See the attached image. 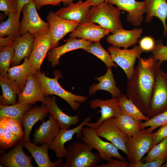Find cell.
<instances>
[{
    "label": "cell",
    "mask_w": 167,
    "mask_h": 167,
    "mask_svg": "<svg viewBox=\"0 0 167 167\" xmlns=\"http://www.w3.org/2000/svg\"><path fill=\"white\" fill-rule=\"evenodd\" d=\"M35 39V35L29 32L16 38L13 44L14 54L10 66H17L23 59L29 58L33 49Z\"/></svg>",
    "instance_id": "cell-26"
},
{
    "label": "cell",
    "mask_w": 167,
    "mask_h": 167,
    "mask_svg": "<svg viewBox=\"0 0 167 167\" xmlns=\"http://www.w3.org/2000/svg\"><path fill=\"white\" fill-rule=\"evenodd\" d=\"M23 147L26 148L31 154L39 167H61L63 164V158L58 159L52 162L48 154L49 145L46 144L39 146L30 141L22 142Z\"/></svg>",
    "instance_id": "cell-22"
},
{
    "label": "cell",
    "mask_w": 167,
    "mask_h": 167,
    "mask_svg": "<svg viewBox=\"0 0 167 167\" xmlns=\"http://www.w3.org/2000/svg\"><path fill=\"white\" fill-rule=\"evenodd\" d=\"M153 134V133L146 132L144 129L135 135L128 137L126 146L129 162L135 164L141 161L144 155L154 145Z\"/></svg>",
    "instance_id": "cell-6"
},
{
    "label": "cell",
    "mask_w": 167,
    "mask_h": 167,
    "mask_svg": "<svg viewBox=\"0 0 167 167\" xmlns=\"http://www.w3.org/2000/svg\"><path fill=\"white\" fill-rule=\"evenodd\" d=\"M89 0L92 6H95L104 2L105 0Z\"/></svg>",
    "instance_id": "cell-50"
},
{
    "label": "cell",
    "mask_w": 167,
    "mask_h": 167,
    "mask_svg": "<svg viewBox=\"0 0 167 167\" xmlns=\"http://www.w3.org/2000/svg\"><path fill=\"white\" fill-rule=\"evenodd\" d=\"M114 121L121 130L129 137L133 136L138 133L142 129L141 123L143 121L135 119L123 113Z\"/></svg>",
    "instance_id": "cell-31"
},
{
    "label": "cell",
    "mask_w": 167,
    "mask_h": 167,
    "mask_svg": "<svg viewBox=\"0 0 167 167\" xmlns=\"http://www.w3.org/2000/svg\"><path fill=\"white\" fill-rule=\"evenodd\" d=\"M0 10L8 15L11 13H18L16 0H0Z\"/></svg>",
    "instance_id": "cell-42"
},
{
    "label": "cell",
    "mask_w": 167,
    "mask_h": 167,
    "mask_svg": "<svg viewBox=\"0 0 167 167\" xmlns=\"http://www.w3.org/2000/svg\"><path fill=\"white\" fill-rule=\"evenodd\" d=\"M94 130L99 136L109 141L118 149L123 152L127 156H128L126 143L129 136L117 125L114 118L105 121Z\"/></svg>",
    "instance_id": "cell-10"
},
{
    "label": "cell",
    "mask_w": 167,
    "mask_h": 167,
    "mask_svg": "<svg viewBox=\"0 0 167 167\" xmlns=\"http://www.w3.org/2000/svg\"><path fill=\"white\" fill-rule=\"evenodd\" d=\"M99 83L93 84L89 88V94L94 95L97 91L104 90L110 93L113 97L118 98L122 95V92L116 84L111 67H108L106 73L104 75L95 78Z\"/></svg>",
    "instance_id": "cell-27"
},
{
    "label": "cell",
    "mask_w": 167,
    "mask_h": 167,
    "mask_svg": "<svg viewBox=\"0 0 167 167\" xmlns=\"http://www.w3.org/2000/svg\"><path fill=\"white\" fill-rule=\"evenodd\" d=\"M32 73L34 72L29 63L28 58L26 57L21 64L10 67L6 75L9 79L16 83L21 92L26 84L29 75Z\"/></svg>",
    "instance_id": "cell-29"
},
{
    "label": "cell",
    "mask_w": 167,
    "mask_h": 167,
    "mask_svg": "<svg viewBox=\"0 0 167 167\" xmlns=\"http://www.w3.org/2000/svg\"><path fill=\"white\" fill-rule=\"evenodd\" d=\"M35 35L33 46L28 58L29 63L34 73L40 71L43 62L49 50H50L52 38L49 30Z\"/></svg>",
    "instance_id": "cell-11"
},
{
    "label": "cell",
    "mask_w": 167,
    "mask_h": 167,
    "mask_svg": "<svg viewBox=\"0 0 167 167\" xmlns=\"http://www.w3.org/2000/svg\"><path fill=\"white\" fill-rule=\"evenodd\" d=\"M106 163L98 165V167H128L129 162L126 160L111 158Z\"/></svg>",
    "instance_id": "cell-46"
},
{
    "label": "cell",
    "mask_w": 167,
    "mask_h": 167,
    "mask_svg": "<svg viewBox=\"0 0 167 167\" xmlns=\"http://www.w3.org/2000/svg\"><path fill=\"white\" fill-rule=\"evenodd\" d=\"M166 123L167 110L149 119L147 121L142 122L141 123V128L143 130L145 127H149L148 128L145 129V130L146 132L150 133L157 128Z\"/></svg>",
    "instance_id": "cell-39"
},
{
    "label": "cell",
    "mask_w": 167,
    "mask_h": 167,
    "mask_svg": "<svg viewBox=\"0 0 167 167\" xmlns=\"http://www.w3.org/2000/svg\"><path fill=\"white\" fill-rule=\"evenodd\" d=\"M30 0H16L17 5L18 13L20 15L21 11L24 6L26 4L28 3Z\"/></svg>",
    "instance_id": "cell-49"
},
{
    "label": "cell",
    "mask_w": 167,
    "mask_h": 167,
    "mask_svg": "<svg viewBox=\"0 0 167 167\" xmlns=\"http://www.w3.org/2000/svg\"><path fill=\"white\" fill-rule=\"evenodd\" d=\"M52 38L50 49L57 47L59 41L66 35L74 30L80 24L79 22L69 20L58 16L53 11L50 12L47 16Z\"/></svg>",
    "instance_id": "cell-12"
},
{
    "label": "cell",
    "mask_w": 167,
    "mask_h": 167,
    "mask_svg": "<svg viewBox=\"0 0 167 167\" xmlns=\"http://www.w3.org/2000/svg\"><path fill=\"white\" fill-rule=\"evenodd\" d=\"M108 3L117 6L120 10L127 12L126 20L133 26L139 27L143 19L144 14L147 11L144 1L138 2L136 0H105Z\"/></svg>",
    "instance_id": "cell-14"
},
{
    "label": "cell",
    "mask_w": 167,
    "mask_h": 167,
    "mask_svg": "<svg viewBox=\"0 0 167 167\" xmlns=\"http://www.w3.org/2000/svg\"><path fill=\"white\" fill-rule=\"evenodd\" d=\"M167 155V137L152 147L141 162H148L163 156Z\"/></svg>",
    "instance_id": "cell-38"
},
{
    "label": "cell",
    "mask_w": 167,
    "mask_h": 167,
    "mask_svg": "<svg viewBox=\"0 0 167 167\" xmlns=\"http://www.w3.org/2000/svg\"><path fill=\"white\" fill-rule=\"evenodd\" d=\"M60 129L57 120L50 115L49 119L43 122L35 131L33 143L36 145L47 144L49 145L55 139Z\"/></svg>",
    "instance_id": "cell-21"
},
{
    "label": "cell",
    "mask_w": 167,
    "mask_h": 167,
    "mask_svg": "<svg viewBox=\"0 0 167 167\" xmlns=\"http://www.w3.org/2000/svg\"><path fill=\"white\" fill-rule=\"evenodd\" d=\"M21 141L19 137L9 131L0 128V147L3 149L11 148Z\"/></svg>",
    "instance_id": "cell-40"
},
{
    "label": "cell",
    "mask_w": 167,
    "mask_h": 167,
    "mask_svg": "<svg viewBox=\"0 0 167 167\" xmlns=\"http://www.w3.org/2000/svg\"><path fill=\"white\" fill-rule=\"evenodd\" d=\"M44 105L48 108L50 115L57 120L61 129H69L71 126L76 125L80 122L77 115L70 116L64 113L57 105L54 96H46Z\"/></svg>",
    "instance_id": "cell-24"
},
{
    "label": "cell",
    "mask_w": 167,
    "mask_h": 167,
    "mask_svg": "<svg viewBox=\"0 0 167 167\" xmlns=\"http://www.w3.org/2000/svg\"><path fill=\"white\" fill-rule=\"evenodd\" d=\"M92 41L70 37L66 43L61 46L51 49L48 54V60L53 68L59 64V59L63 54L71 51L79 49H83Z\"/></svg>",
    "instance_id": "cell-23"
},
{
    "label": "cell",
    "mask_w": 167,
    "mask_h": 167,
    "mask_svg": "<svg viewBox=\"0 0 167 167\" xmlns=\"http://www.w3.org/2000/svg\"><path fill=\"white\" fill-rule=\"evenodd\" d=\"M21 123L18 120L11 118L0 117V128L5 129L19 137L22 140L24 135Z\"/></svg>",
    "instance_id": "cell-37"
},
{
    "label": "cell",
    "mask_w": 167,
    "mask_h": 167,
    "mask_svg": "<svg viewBox=\"0 0 167 167\" xmlns=\"http://www.w3.org/2000/svg\"><path fill=\"white\" fill-rule=\"evenodd\" d=\"M67 151L65 162L61 167H98L101 162L98 153L82 140H75L66 148Z\"/></svg>",
    "instance_id": "cell-2"
},
{
    "label": "cell",
    "mask_w": 167,
    "mask_h": 167,
    "mask_svg": "<svg viewBox=\"0 0 167 167\" xmlns=\"http://www.w3.org/2000/svg\"><path fill=\"white\" fill-rule=\"evenodd\" d=\"M74 0H62V2L65 6H67L70 4Z\"/></svg>",
    "instance_id": "cell-51"
},
{
    "label": "cell",
    "mask_w": 167,
    "mask_h": 167,
    "mask_svg": "<svg viewBox=\"0 0 167 167\" xmlns=\"http://www.w3.org/2000/svg\"><path fill=\"white\" fill-rule=\"evenodd\" d=\"M92 6L89 0H81L75 3L73 2L66 7L60 9L56 14L59 16L69 20L76 21L80 24L88 22V17L90 8Z\"/></svg>",
    "instance_id": "cell-16"
},
{
    "label": "cell",
    "mask_w": 167,
    "mask_h": 167,
    "mask_svg": "<svg viewBox=\"0 0 167 167\" xmlns=\"http://www.w3.org/2000/svg\"><path fill=\"white\" fill-rule=\"evenodd\" d=\"M35 75L45 96L52 95L59 96L67 102L74 110H77L80 103L84 102L88 99L85 96L76 95L64 89L58 82V79L62 77L59 71L55 72L54 78L47 77L40 71L36 72Z\"/></svg>",
    "instance_id": "cell-3"
},
{
    "label": "cell",
    "mask_w": 167,
    "mask_h": 167,
    "mask_svg": "<svg viewBox=\"0 0 167 167\" xmlns=\"http://www.w3.org/2000/svg\"></svg>",
    "instance_id": "cell-53"
},
{
    "label": "cell",
    "mask_w": 167,
    "mask_h": 167,
    "mask_svg": "<svg viewBox=\"0 0 167 167\" xmlns=\"http://www.w3.org/2000/svg\"><path fill=\"white\" fill-rule=\"evenodd\" d=\"M36 10L33 0H30L23 7L21 11L23 16L20 22V36L28 32L35 35L49 30V23L41 19Z\"/></svg>",
    "instance_id": "cell-7"
},
{
    "label": "cell",
    "mask_w": 167,
    "mask_h": 167,
    "mask_svg": "<svg viewBox=\"0 0 167 167\" xmlns=\"http://www.w3.org/2000/svg\"><path fill=\"white\" fill-rule=\"evenodd\" d=\"M45 96L35 73L29 75L23 91L18 96L17 103H26L31 105L37 102L44 105Z\"/></svg>",
    "instance_id": "cell-17"
},
{
    "label": "cell",
    "mask_w": 167,
    "mask_h": 167,
    "mask_svg": "<svg viewBox=\"0 0 167 167\" xmlns=\"http://www.w3.org/2000/svg\"><path fill=\"white\" fill-rule=\"evenodd\" d=\"M167 137V123L161 126L156 132L153 133V139L154 145L159 143Z\"/></svg>",
    "instance_id": "cell-45"
},
{
    "label": "cell",
    "mask_w": 167,
    "mask_h": 167,
    "mask_svg": "<svg viewBox=\"0 0 167 167\" xmlns=\"http://www.w3.org/2000/svg\"><path fill=\"white\" fill-rule=\"evenodd\" d=\"M121 10L113 5L105 1L95 6H92L89 11L88 22L97 24L113 34L123 28L121 21Z\"/></svg>",
    "instance_id": "cell-4"
},
{
    "label": "cell",
    "mask_w": 167,
    "mask_h": 167,
    "mask_svg": "<svg viewBox=\"0 0 167 167\" xmlns=\"http://www.w3.org/2000/svg\"><path fill=\"white\" fill-rule=\"evenodd\" d=\"M48 113V109L45 105L30 109L24 114L21 122L24 128L22 142L30 141V135L32 127L37 122L44 121Z\"/></svg>",
    "instance_id": "cell-25"
},
{
    "label": "cell",
    "mask_w": 167,
    "mask_h": 167,
    "mask_svg": "<svg viewBox=\"0 0 167 167\" xmlns=\"http://www.w3.org/2000/svg\"><path fill=\"white\" fill-rule=\"evenodd\" d=\"M146 5L147 11L145 21H151L154 17L158 18L162 22L164 28V34L167 35V0H144Z\"/></svg>",
    "instance_id": "cell-28"
},
{
    "label": "cell",
    "mask_w": 167,
    "mask_h": 167,
    "mask_svg": "<svg viewBox=\"0 0 167 167\" xmlns=\"http://www.w3.org/2000/svg\"><path fill=\"white\" fill-rule=\"evenodd\" d=\"M118 104L122 113L125 114L136 120L146 121L149 119V118L143 114L126 95L122 94L118 98Z\"/></svg>",
    "instance_id": "cell-33"
},
{
    "label": "cell",
    "mask_w": 167,
    "mask_h": 167,
    "mask_svg": "<svg viewBox=\"0 0 167 167\" xmlns=\"http://www.w3.org/2000/svg\"><path fill=\"white\" fill-rule=\"evenodd\" d=\"M167 159V155H166L148 162L143 163L140 161L135 164L129 162L128 167H160Z\"/></svg>",
    "instance_id": "cell-43"
},
{
    "label": "cell",
    "mask_w": 167,
    "mask_h": 167,
    "mask_svg": "<svg viewBox=\"0 0 167 167\" xmlns=\"http://www.w3.org/2000/svg\"><path fill=\"white\" fill-rule=\"evenodd\" d=\"M155 42L151 37L145 36L139 41V45L143 52L152 51L154 47Z\"/></svg>",
    "instance_id": "cell-44"
},
{
    "label": "cell",
    "mask_w": 167,
    "mask_h": 167,
    "mask_svg": "<svg viewBox=\"0 0 167 167\" xmlns=\"http://www.w3.org/2000/svg\"><path fill=\"white\" fill-rule=\"evenodd\" d=\"M138 59L134 73L127 83L126 95L146 115L156 77L163 62L156 59L152 55Z\"/></svg>",
    "instance_id": "cell-1"
},
{
    "label": "cell",
    "mask_w": 167,
    "mask_h": 167,
    "mask_svg": "<svg viewBox=\"0 0 167 167\" xmlns=\"http://www.w3.org/2000/svg\"><path fill=\"white\" fill-rule=\"evenodd\" d=\"M167 110V73L161 69L157 75L146 116L151 118Z\"/></svg>",
    "instance_id": "cell-8"
},
{
    "label": "cell",
    "mask_w": 167,
    "mask_h": 167,
    "mask_svg": "<svg viewBox=\"0 0 167 167\" xmlns=\"http://www.w3.org/2000/svg\"><path fill=\"white\" fill-rule=\"evenodd\" d=\"M110 31L99 25L88 22L79 24L69 34L70 37L76 38L93 42H100Z\"/></svg>",
    "instance_id": "cell-20"
},
{
    "label": "cell",
    "mask_w": 167,
    "mask_h": 167,
    "mask_svg": "<svg viewBox=\"0 0 167 167\" xmlns=\"http://www.w3.org/2000/svg\"><path fill=\"white\" fill-rule=\"evenodd\" d=\"M16 38L11 36L0 37V48L12 45Z\"/></svg>",
    "instance_id": "cell-48"
},
{
    "label": "cell",
    "mask_w": 167,
    "mask_h": 167,
    "mask_svg": "<svg viewBox=\"0 0 167 167\" xmlns=\"http://www.w3.org/2000/svg\"><path fill=\"white\" fill-rule=\"evenodd\" d=\"M0 85L2 91V94L0 96V105H7L17 104V96L21 92L16 83L9 79L7 75H0Z\"/></svg>",
    "instance_id": "cell-30"
},
{
    "label": "cell",
    "mask_w": 167,
    "mask_h": 167,
    "mask_svg": "<svg viewBox=\"0 0 167 167\" xmlns=\"http://www.w3.org/2000/svg\"><path fill=\"white\" fill-rule=\"evenodd\" d=\"M31 105L19 103L13 105H0V117H5L15 119L21 122L23 116L31 109Z\"/></svg>",
    "instance_id": "cell-34"
},
{
    "label": "cell",
    "mask_w": 167,
    "mask_h": 167,
    "mask_svg": "<svg viewBox=\"0 0 167 167\" xmlns=\"http://www.w3.org/2000/svg\"><path fill=\"white\" fill-rule=\"evenodd\" d=\"M14 54L13 45L0 48V75H6Z\"/></svg>",
    "instance_id": "cell-36"
},
{
    "label": "cell",
    "mask_w": 167,
    "mask_h": 167,
    "mask_svg": "<svg viewBox=\"0 0 167 167\" xmlns=\"http://www.w3.org/2000/svg\"><path fill=\"white\" fill-rule=\"evenodd\" d=\"M80 139L92 149L96 150L101 160L108 161L113 157L126 160V159L120 154L116 147L111 143L103 140L92 128L88 126L83 127Z\"/></svg>",
    "instance_id": "cell-5"
},
{
    "label": "cell",
    "mask_w": 167,
    "mask_h": 167,
    "mask_svg": "<svg viewBox=\"0 0 167 167\" xmlns=\"http://www.w3.org/2000/svg\"><path fill=\"white\" fill-rule=\"evenodd\" d=\"M118 98L112 97L110 99L101 100L95 99L91 101L90 107L94 109L97 107L101 109L100 118L96 122L87 123L86 126L96 129L104 121L112 118H117L122 114L120 108L118 104Z\"/></svg>",
    "instance_id": "cell-15"
},
{
    "label": "cell",
    "mask_w": 167,
    "mask_h": 167,
    "mask_svg": "<svg viewBox=\"0 0 167 167\" xmlns=\"http://www.w3.org/2000/svg\"><path fill=\"white\" fill-rule=\"evenodd\" d=\"M113 62L121 67L125 73L128 80L132 76L135 71L134 66L137 58L143 51L139 45H135L131 49H121L113 46L108 47Z\"/></svg>",
    "instance_id": "cell-9"
},
{
    "label": "cell",
    "mask_w": 167,
    "mask_h": 167,
    "mask_svg": "<svg viewBox=\"0 0 167 167\" xmlns=\"http://www.w3.org/2000/svg\"><path fill=\"white\" fill-rule=\"evenodd\" d=\"M162 167H167V160L166 162L164 164H163L162 166H161Z\"/></svg>",
    "instance_id": "cell-52"
},
{
    "label": "cell",
    "mask_w": 167,
    "mask_h": 167,
    "mask_svg": "<svg viewBox=\"0 0 167 167\" xmlns=\"http://www.w3.org/2000/svg\"><path fill=\"white\" fill-rule=\"evenodd\" d=\"M21 141L0 157L2 166L6 167H33L32 156L26 155L23 149Z\"/></svg>",
    "instance_id": "cell-18"
},
{
    "label": "cell",
    "mask_w": 167,
    "mask_h": 167,
    "mask_svg": "<svg viewBox=\"0 0 167 167\" xmlns=\"http://www.w3.org/2000/svg\"><path fill=\"white\" fill-rule=\"evenodd\" d=\"M37 9H40L42 7L47 5H52L57 6L59 5L62 0H33Z\"/></svg>",
    "instance_id": "cell-47"
},
{
    "label": "cell",
    "mask_w": 167,
    "mask_h": 167,
    "mask_svg": "<svg viewBox=\"0 0 167 167\" xmlns=\"http://www.w3.org/2000/svg\"><path fill=\"white\" fill-rule=\"evenodd\" d=\"M143 32L142 28H135L131 30L120 29L109 35L106 41L113 46L127 49L138 42Z\"/></svg>",
    "instance_id": "cell-19"
},
{
    "label": "cell",
    "mask_w": 167,
    "mask_h": 167,
    "mask_svg": "<svg viewBox=\"0 0 167 167\" xmlns=\"http://www.w3.org/2000/svg\"><path fill=\"white\" fill-rule=\"evenodd\" d=\"M18 13H11L6 21L0 24V36H9L17 38L20 36V23Z\"/></svg>",
    "instance_id": "cell-32"
},
{
    "label": "cell",
    "mask_w": 167,
    "mask_h": 167,
    "mask_svg": "<svg viewBox=\"0 0 167 167\" xmlns=\"http://www.w3.org/2000/svg\"><path fill=\"white\" fill-rule=\"evenodd\" d=\"M152 52L156 59L163 62H167V45H164L161 40L156 41Z\"/></svg>",
    "instance_id": "cell-41"
},
{
    "label": "cell",
    "mask_w": 167,
    "mask_h": 167,
    "mask_svg": "<svg viewBox=\"0 0 167 167\" xmlns=\"http://www.w3.org/2000/svg\"><path fill=\"white\" fill-rule=\"evenodd\" d=\"M91 116L86 118L77 126L71 129H61L52 143L49 145V149L53 150L58 159L65 158L67 151L64 147L65 144L72 139L74 135L79 139L82 136V131L84 126L90 122Z\"/></svg>",
    "instance_id": "cell-13"
},
{
    "label": "cell",
    "mask_w": 167,
    "mask_h": 167,
    "mask_svg": "<svg viewBox=\"0 0 167 167\" xmlns=\"http://www.w3.org/2000/svg\"><path fill=\"white\" fill-rule=\"evenodd\" d=\"M83 50L95 56L104 62L107 67L118 66L112 61L110 54L103 47L100 42H93Z\"/></svg>",
    "instance_id": "cell-35"
}]
</instances>
